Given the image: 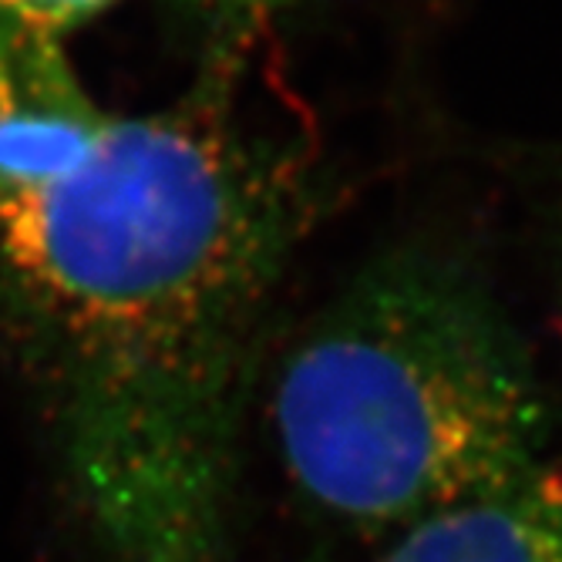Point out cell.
Masks as SVG:
<instances>
[{"label": "cell", "instance_id": "277c9868", "mask_svg": "<svg viewBox=\"0 0 562 562\" xmlns=\"http://www.w3.org/2000/svg\"><path fill=\"white\" fill-rule=\"evenodd\" d=\"M374 562H562V479L542 469L397 532Z\"/></svg>", "mask_w": 562, "mask_h": 562}, {"label": "cell", "instance_id": "3957f363", "mask_svg": "<svg viewBox=\"0 0 562 562\" xmlns=\"http://www.w3.org/2000/svg\"><path fill=\"white\" fill-rule=\"evenodd\" d=\"M109 125L61 41L0 24V213L81 169Z\"/></svg>", "mask_w": 562, "mask_h": 562}, {"label": "cell", "instance_id": "6da1fadb", "mask_svg": "<svg viewBox=\"0 0 562 562\" xmlns=\"http://www.w3.org/2000/svg\"><path fill=\"white\" fill-rule=\"evenodd\" d=\"M314 216L300 151L223 81L115 119L0 213V347L105 562H233L257 337Z\"/></svg>", "mask_w": 562, "mask_h": 562}, {"label": "cell", "instance_id": "5b68a950", "mask_svg": "<svg viewBox=\"0 0 562 562\" xmlns=\"http://www.w3.org/2000/svg\"><path fill=\"white\" fill-rule=\"evenodd\" d=\"M115 0H0V24L61 41L68 31L105 14Z\"/></svg>", "mask_w": 562, "mask_h": 562}, {"label": "cell", "instance_id": "52a82bcc", "mask_svg": "<svg viewBox=\"0 0 562 562\" xmlns=\"http://www.w3.org/2000/svg\"><path fill=\"white\" fill-rule=\"evenodd\" d=\"M559 321H562V311H559Z\"/></svg>", "mask_w": 562, "mask_h": 562}, {"label": "cell", "instance_id": "7a4b0ae2", "mask_svg": "<svg viewBox=\"0 0 562 562\" xmlns=\"http://www.w3.org/2000/svg\"><path fill=\"white\" fill-rule=\"evenodd\" d=\"M280 469L321 522L394 539L549 469L552 412L488 283L428 246L357 270L277 368Z\"/></svg>", "mask_w": 562, "mask_h": 562}, {"label": "cell", "instance_id": "8992f818", "mask_svg": "<svg viewBox=\"0 0 562 562\" xmlns=\"http://www.w3.org/2000/svg\"><path fill=\"white\" fill-rule=\"evenodd\" d=\"M195 11L213 14L229 24H252V21H270L280 11L300 4V0H186Z\"/></svg>", "mask_w": 562, "mask_h": 562}]
</instances>
